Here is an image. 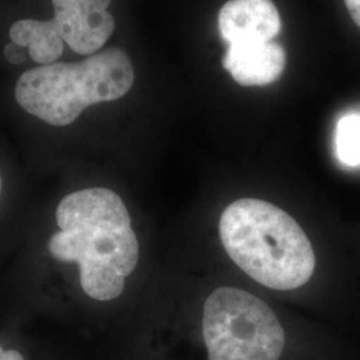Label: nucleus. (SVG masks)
<instances>
[{"label":"nucleus","instance_id":"obj_1","mask_svg":"<svg viewBox=\"0 0 360 360\" xmlns=\"http://www.w3.org/2000/svg\"><path fill=\"white\" fill-rule=\"evenodd\" d=\"M56 223L60 230L49 242L53 259L79 264L80 285L92 299L122 295L139 262V242L122 198L102 187L70 193L56 208Z\"/></svg>","mask_w":360,"mask_h":360},{"label":"nucleus","instance_id":"obj_2","mask_svg":"<svg viewBox=\"0 0 360 360\" xmlns=\"http://www.w3.org/2000/svg\"><path fill=\"white\" fill-rule=\"evenodd\" d=\"M219 235L239 269L272 290H295L315 271L311 242L295 219L259 199H239L219 221Z\"/></svg>","mask_w":360,"mask_h":360},{"label":"nucleus","instance_id":"obj_3","mask_svg":"<svg viewBox=\"0 0 360 360\" xmlns=\"http://www.w3.org/2000/svg\"><path fill=\"white\" fill-rule=\"evenodd\" d=\"M134 80L129 55L111 47L75 63H51L28 70L18 79L15 98L28 114L47 124L65 127L92 104L123 98Z\"/></svg>","mask_w":360,"mask_h":360},{"label":"nucleus","instance_id":"obj_4","mask_svg":"<svg viewBox=\"0 0 360 360\" xmlns=\"http://www.w3.org/2000/svg\"><path fill=\"white\" fill-rule=\"evenodd\" d=\"M208 360H279L285 334L275 312L240 288L220 287L203 307Z\"/></svg>","mask_w":360,"mask_h":360},{"label":"nucleus","instance_id":"obj_5","mask_svg":"<svg viewBox=\"0 0 360 360\" xmlns=\"http://www.w3.org/2000/svg\"><path fill=\"white\" fill-rule=\"evenodd\" d=\"M51 20L72 51H101L115 31V18L107 11L111 0H51Z\"/></svg>","mask_w":360,"mask_h":360},{"label":"nucleus","instance_id":"obj_6","mask_svg":"<svg viewBox=\"0 0 360 360\" xmlns=\"http://www.w3.org/2000/svg\"><path fill=\"white\" fill-rule=\"evenodd\" d=\"M219 31L229 44L271 41L281 34L282 20L272 0H230L219 13Z\"/></svg>","mask_w":360,"mask_h":360},{"label":"nucleus","instance_id":"obj_7","mask_svg":"<svg viewBox=\"0 0 360 360\" xmlns=\"http://www.w3.org/2000/svg\"><path fill=\"white\" fill-rule=\"evenodd\" d=\"M223 67L240 86H266L282 75L285 52L274 40L238 41L229 44Z\"/></svg>","mask_w":360,"mask_h":360},{"label":"nucleus","instance_id":"obj_8","mask_svg":"<svg viewBox=\"0 0 360 360\" xmlns=\"http://www.w3.org/2000/svg\"><path fill=\"white\" fill-rule=\"evenodd\" d=\"M10 39L28 49L30 58L40 65L55 63L65 49V41L51 19L18 20L10 28Z\"/></svg>","mask_w":360,"mask_h":360},{"label":"nucleus","instance_id":"obj_9","mask_svg":"<svg viewBox=\"0 0 360 360\" xmlns=\"http://www.w3.org/2000/svg\"><path fill=\"white\" fill-rule=\"evenodd\" d=\"M335 146L339 160L349 166H360V115L348 114L336 124Z\"/></svg>","mask_w":360,"mask_h":360},{"label":"nucleus","instance_id":"obj_10","mask_svg":"<svg viewBox=\"0 0 360 360\" xmlns=\"http://www.w3.org/2000/svg\"><path fill=\"white\" fill-rule=\"evenodd\" d=\"M3 55L6 58V60L8 63H13V65H22L27 60V58L30 56L28 50L23 46H19L18 43L15 41H10L6 47H4V51Z\"/></svg>","mask_w":360,"mask_h":360},{"label":"nucleus","instance_id":"obj_11","mask_svg":"<svg viewBox=\"0 0 360 360\" xmlns=\"http://www.w3.org/2000/svg\"><path fill=\"white\" fill-rule=\"evenodd\" d=\"M345 4L352 20L360 28V0H345Z\"/></svg>","mask_w":360,"mask_h":360},{"label":"nucleus","instance_id":"obj_12","mask_svg":"<svg viewBox=\"0 0 360 360\" xmlns=\"http://www.w3.org/2000/svg\"><path fill=\"white\" fill-rule=\"evenodd\" d=\"M0 360H25L20 352L15 349H4L0 346Z\"/></svg>","mask_w":360,"mask_h":360},{"label":"nucleus","instance_id":"obj_13","mask_svg":"<svg viewBox=\"0 0 360 360\" xmlns=\"http://www.w3.org/2000/svg\"><path fill=\"white\" fill-rule=\"evenodd\" d=\"M0 193H1V176H0Z\"/></svg>","mask_w":360,"mask_h":360}]
</instances>
